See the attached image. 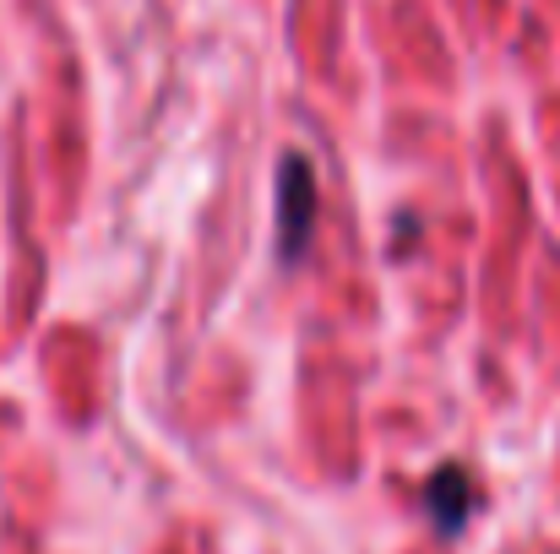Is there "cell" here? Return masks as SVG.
<instances>
[{
    "label": "cell",
    "instance_id": "obj_1",
    "mask_svg": "<svg viewBox=\"0 0 560 554\" xmlns=\"http://www.w3.org/2000/svg\"><path fill=\"white\" fill-rule=\"evenodd\" d=\"M316 207H322V190H316L311 158L305 153H283L278 190H272V228H278V261L283 267H300V256L311 250V239H316Z\"/></svg>",
    "mask_w": 560,
    "mask_h": 554
},
{
    "label": "cell",
    "instance_id": "obj_2",
    "mask_svg": "<svg viewBox=\"0 0 560 554\" xmlns=\"http://www.w3.org/2000/svg\"><path fill=\"white\" fill-rule=\"evenodd\" d=\"M424 511H430V522H435L446 539H457V533H463V522H468V511H474V484H468V468L441 462V468L424 479Z\"/></svg>",
    "mask_w": 560,
    "mask_h": 554
}]
</instances>
